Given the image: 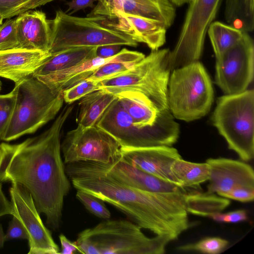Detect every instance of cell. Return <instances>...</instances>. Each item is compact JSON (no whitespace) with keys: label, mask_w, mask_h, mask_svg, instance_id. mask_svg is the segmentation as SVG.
I'll return each instance as SVG.
<instances>
[{"label":"cell","mask_w":254,"mask_h":254,"mask_svg":"<svg viewBox=\"0 0 254 254\" xmlns=\"http://www.w3.org/2000/svg\"><path fill=\"white\" fill-rule=\"evenodd\" d=\"M51 28L49 52L52 55L74 48L138 45L129 36L109 25L108 19L103 16L77 17L59 9L51 20Z\"/></svg>","instance_id":"5b68a950"},{"label":"cell","mask_w":254,"mask_h":254,"mask_svg":"<svg viewBox=\"0 0 254 254\" xmlns=\"http://www.w3.org/2000/svg\"><path fill=\"white\" fill-rule=\"evenodd\" d=\"M213 97L210 77L198 61L172 70L168 102L174 118L190 122L204 117L211 107Z\"/></svg>","instance_id":"8992f818"},{"label":"cell","mask_w":254,"mask_h":254,"mask_svg":"<svg viewBox=\"0 0 254 254\" xmlns=\"http://www.w3.org/2000/svg\"><path fill=\"white\" fill-rule=\"evenodd\" d=\"M227 240L219 237H208L193 244L180 246L178 250L183 252L194 251L207 254L221 253L228 245Z\"/></svg>","instance_id":"f1b7e54d"},{"label":"cell","mask_w":254,"mask_h":254,"mask_svg":"<svg viewBox=\"0 0 254 254\" xmlns=\"http://www.w3.org/2000/svg\"><path fill=\"white\" fill-rule=\"evenodd\" d=\"M225 17L227 22L242 32L254 29V0H226Z\"/></svg>","instance_id":"d4e9b609"},{"label":"cell","mask_w":254,"mask_h":254,"mask_svg":"<svg viewBox=\"0 0 254 254\" xmlns=\"http://www.w3.org/2000/svg\"><path fill=\"white\" fill-rule=\"evenodd\" d=\"M94 163L116 180L141 191L149 192H186L184 188L162 180L127 163L122 159L121 155L110 163Z\"/></svg>","instance_id":"e0dca14e"},{"label":"cell","mask_w":254,"mask_h":254,"mask_svg":"<svg viewBox=\"0 0 254 254\" xmlns=\"http://www.w3.org/2000/svg\"><path fill=\"white\" fill-rule=\"evenodd\" d=\"M121 45L118 44L106 45L97 47L96 56L107 58L117 54L121 49Z\"/></svg>","instance_id":"60d3db41"},{"label":"cell","mask_w":254,"mask_h":254,"mask_svg":"<svg viewBox=\"0 0 254 254\" xmlns=\"http://www.w3.org/2000/svg\"><path fill=\"white\" fill-rule=\"evenodd\" d=\"M96 48H74L52 55L32 75L35 77L45 75L76 66L96 57Z\"/></svg>","instance_id":"7402d4cb"},{"label":"cell","mask_w":254,"mask_h":254,"mask_svg":"<svg viewBox=\"0 0 254 254\" xmlns=\"http://www.w3.org/2000/svg\"><path fill=\"white\" fill-rule=\"evenodd\" d=\"M98 0H72L66 3L68 7L65 11L69 15L72 14L79 10L87 7H93L94 2Z\"/></svg>","instance_id":"f35d334b"},{"label":"cell","mask_w":254,"mask_h":254,"mask_svg":"<svg viewBox=\"0 0 254 254\" xmlns=\"http://www.w3.org/2000/svg\"><path fill=\"white\" fill-rule=\"evenodd\" d=\"M76 197L85 208L94 215L105 219L110 218L111 212L106 207L105 201L101 198L80 190H77Z\"/></svg>","instance_id":"f546056e"},{"label":"cell","mask_w":254,"mask_h":254,"mask_svg":"<svg viewBox=\"0 0 254 254\" xmlns=\"http://www.w3.org/2000/svg\"><path fill=\"white\" fill-rule=\"evenodd\" d=\"M116 99L115 94L103 89L95 91L82 97L79 103L77 126L84 128L95 126Z\"/></svg>","instance_id":"603a6c76"},{"label":"cell","mask_w":254,"mask_h":254,"mask_svg":"<svg viewBox=\"0 0 254 254\" xmlns=\"http://www.w3.org/2000/svg\"><path fill=\"white\" fill-rule=\"evenodd\" d=\"M145 57L142 53L124 48L112 57L107 58L95 57L71 68L36 77L50 88L63 91L86 79L104 64L114 62L136 63Z\"/></svg>","instance_id":"5bb4252c"},{"label":"cell","mask_w":254,"mask_h":254,"mask_svg":"<svg viewBox=\"0 0 254 254\" xmlns=\"http://www.w3.org/2000/svg\"><path fill=\"white\" fill-rule=\"evenodd\" d=\"M12 216L21 223L28 235V254H57L59 248L44 225L30 193L21 185L13 183L9 188Z\"/></svg>","instance_id":"4fadbf2b"},{"label":"cell","mask_w":254,"mask_h":254,"mask_svg":"<svg viewBox=\"0 0 254 254\" xmlns=\"http://www.w3.org/2000/svg\"><path fill=\"white\" fill-rule=\"evenodd\" d=\"M212 121L229 149L243 161L254 156V91L226 95L217 101Z\"/></svg>","instance_id":"52a82bcc"},{"label":"cell","mask_w":254,"mask_h":254,"mask_svg":"<svg viewBox=\"0 0 254 254\" xmlns=\"http://www.w3.org/2000/svg\"><path fill=\"white\" fill-rule=\"evenodd\" d=\"M100 81L85 79L63 91L64 101L71 104L85 95L101 90Z\"/></svg>","instance_id":"4dcf8cb0"},{"label":"cell","mask_w":254,"mask_h":254,"mask_svg":"<svg viewBox=\"0 0 254 254\" xmlns=\"http://www.w3.org/2000/svg\"><path fill=\"white\" fill-rule=\"evenodd\" d=\"M1 85H2V83H1V80L0 79V91L1 90Z\"/></svg>","instance_id":"bcb514c9"},{"label":"cell","mask_w":254,"mask_h":254,"mask_svg":"<svg viewBox=\"0 0 254 254\" xmlns=\"http://www.w3.org/2000/svg\"><path fill=\"white\" fill-rule=\"evenodd\" d=\"M4 235L2 225L0 223V249L3 248L5 241Z\"/></svg>","instance_id":"ee69618b"},{"label":"cell","mask_w":254,"mask_h":254,"mask_svg":"<svg viewBox=\"0 0 254 254\" xmlns=\"http://www.w3.org/2000/svg\"><path fill=\"white\" fill-rule=\"evenodd\" d=\"M186 203L188 213L210 217L225 209L230 201L227 198L205 192L187 193Z\"/></svg>","instance_id":"484cf974"},{"label":"cell","mask_w":254,"mask_h":254,"mask_svg":"<svg viewBox=\"0 0 254 254\" xmlns=\"http://www.w3.org/2000/svg\"><path fill=\"white\" fill-rule=\"evenodd\" d=\"M171 2L177 6H182L186 3H189L191 0H170Z\"/></svg>","instance_id":"7bdbcfd3"},{"label":"cell","mask_w":254,"mask_h":254,"mask_svg":"<svg viewBox=\"0 0 254 254\" xmlns=\"http://www.w3.org/2000/svg\"><path fill=\"white\" fill-rule=\"evenodd\" d=\"M59 239L61 245V251L59 254H74L80 253L75 241L72 242L68 239L65 236L61 234L59 236Z\"/></svg>","instance_id":"ab89813d"},{"label":"cell","mask_w":254,"mask_h":254,"mask_svg":"<svg viewBox=\"0 0 254 254\" xmlns=\"http://www.w3.org/2000/svg\"><path fill=\"white\" fill-rule=\"evenodd\" d=\"M207 33L216 58L236 45L242 38L244 32L219 21L212 22Z\"/></svg>","instance_id":"4316f807"},{"label":"cell","mask_w":254,"mask_h":254,"mask_svg":"<svg viewBox=\"0 0 254 254\" xmlns=\"http://www.w3.org/2000/svg\"><path fill=\"white\" fill-rule=\"evenodd\" d=\"M135 63L114 62L98 68L86 80L102 81L123 74L129 70Z\"/></svg>","instance_id":"d6a6232c"},{"label":"cell","mask_w":254,"mask_h":254,"mask_svg":"<svg viewBox=\"0 0 254 254\" xmlns=\"http://www.w3.org/2000/svg\"><path fill=\"white\" fill-rule=\"evenodd\" d=\"M95 126L111 135L123 148L172 146L179 136L156 130L138 128L117 98L105 111Z\"/></svg>","instance_id":"30bf717a"},{"label":"cell","mask_w":254,"mask_h":254,"mask_svg":"<svg viewBox=\"0 0 254 254\" xmlns=\"http://www.w3.org/2000/svg\"><path fill=\"white\" fill-rule=\"evenodd\" d=\"M115 20L108 19L111 26L129 36L134 41L146 44L152 51L166 42L167 28L157 20L119 12Z\"/></svg>","instance_id":"ac0fdd59"},{"label":"cell","mask_w":254,"mask_h":254,"mask_svg":"<svg viewBox=\"0 0 254 254\" xmlns=\"http://www.w3.org/2000/svg\"><path fill=\"white\" fill-rule=\"evenodd\" d=\"M222 196L241 202L252 201L254 198V187H237L224 194Z\"/></svg>","instance_id":"d590c367"},{"label":"cell","mask_w":254,"mask_h":254,"mask_svg":"<svg viewBox=\"0 0 254 254\" xmlns=\"http://www.w3.org/2000/svg\"><path fill=\"white\" fill-rule=\"evenodd\" d=\"M55 0H0V14L10 19Z\"/></svg>","instance_id":"83f0119b"},{"label":"cell","mask_w":254,"mask_h":254,"mask_svg":"<svg viewBox=\"0 0 254 254\" xmlns=\"http://www.w3.org/2000/svg\"><path fill=\"white\" fill-rule=\"evenodd\" d=\"M15 84L14 112L0 139L5 141L35 132L55 118L64 102L63 91L50 88L32 75Z\"/></svg>","instance_id":"277c9868"},{"label":"cell","mask_w":254,"mask_h":254,"mask_svg":"<svg viewBox=\"0 0 254 254\" xmlns=\"http://www.w3.org/2000/svg\"><path fill=\"white\" fill-rule=\"evenodd\" d=\"M73 105L65 106L51 126L18 144L0 143V183H18L30 193L46 224L58 230L64 200L70 189L61 156V134Z\"/></svg>","instance_id":"6da1fadb"},{"label":"cell","mask_w":254,"mask_h":254,"mask_svg":"<svg viewBox=\"0 0 254 254\" xmlns=\"http://www.w3.org/2000/svg\"><path fill=\"white\" fill-rule=\"evenodd\" d=\"M73 186L114 206L130 220L155 235L174 240L190 226L186 192H149L127 186L92 162L66 164Z\"/></svg>","instance_id":"7a4b0ae2"},{"label":"cell","mask_w":254,"mask_h":254,"mask_svg":"<svg viewBox=\"0 0 254 254\" xmlns=\"http://www.w3.org/2000/svg\"><path fill=\"white\" fill-rule=\"evenodd\" d=\"M131 221L107 220L80 232L75 241L83 254H162L172 241L164 235L150 238Z\"/></svg>","instance_id":"3957f363"},{"label":"cell","mask_w":254,"mask_h":254,"mask_svg":"<svg viewBox=\"0 0 254 254\" xmlns=\"http://www.w3.org/2000/svg\"><path fill=\"white\" fill-rule=\"evenodd\" d=\"M3 18L2 17L1 15L0 14V26L2 24V20Z\"/></svg>","instance_id":"f6af8a7d"},{"label":"cell","mask_w":254,"mask_h":254,"mask_svg":"<svg viewBox=\"0 0 254 254\" xmlns=\"http://www.w3.org/2000/svg\"><path fill=\"white\" fill-rule=\"evenodd\" d=\"M51 55L49 51L21 48L0 51V77L18 84L32 75Z\"/></svg>","instance_id":"d6986e66"},{"label":"cell","mask_w":254,"mask_h":254,"mask_svg":"<svg viewBox=\"0 0 254 254\" xmlns=\"http://www.w3.org/2000/svg\"><path fill=\"white\" fill-rule=\"evenodd\" d=\"M221 0H191L179 39L170 52L171 70L200 59L206 32L215 18Z\"/></svg>","instance_id":"9c48e42d"},{"label":"cell","mask_w":254,"mask_h":254,"mask_svg":"<svg viewBox=\"0 0 254 254\" xmlns=\"http://www.w3.org/2000/svg\"><path fill=\"white\" fill-rule=\"evenodd\" d=\"M119 12H124L123 0H98L97 4L87 16L99 15L115 20Z\"/></svg>","instance_id":"e575fe53"},{"label":"cell","mask_w":254,"mask_h":254,"mask_svg":"<svg viewBox=\"0 0 254 254\" xmlns=\"http://www.w3.org/2000/svg\"><path fill=\"white\" fill-rule=\"evenodd\" d=\"M210 217L219 222L238 223L248 219L247 212L244 210H238L226 213H218Z\"/></svg>","instance_id":"74e56055"},{"label":"cell","mask_w":254,"mask_h":254,"mask_svg":"<svg viewBox=\"0 0 254 254\" xmlns=\"http://www.w3.org/2000/svg\"></svg>","instance_id":"7dc6e473"},{"label":"cell","mask_w":254,"mask_h":254,"mask_svg":"<svg viewBox=\"0 0 254 254\" xmlns=\"http://www.w3.org/2000/svg\"><path fill=\"white\" fill-rule=\"evenodd\" d=\"M168 49L152 51L128 71L100 81L101 89L114 94L125 90L140 92L160 109H169L168 85L170 76Z\"/></svg>","instance_id":"ba28073f"},{"label":"cell","mask_w":254,"mask_h":254,"mask_svg":"<svg viewBox=\"0 0 254 254\" xmlns=\"http://www.w3.org/2000/svg\"><path fill=\"white\" fill-rule=\"evenodd\" d=\"M17 92V85L10 92L0 95V139L5 132L13 115Z\"/></svg>","instance_id":"1f68e13d"},{"label":"cell","mask_w":254,"mask_h":254,"mask_svg":"<svg viewBox=\"0 0 254 254\" xmlns=\"http://www.w3.org/2000/svg\"><path fill=\"white\" fill-rule=\"evenodd\" d=\"M18 46L15 19H8L0 26V51L17 48Z\"/></svg>","instance_id":"836d02e7"},{"label":"cell","mask_w":254,"mask_h":254,"mask_svg":"<svg viewBox=\"0 0 254 254\" xmlns=\"http://www.w3.org/2000/svg\"><path fill=\"white\" fill-rule=\"evenodd\" d=\"M64 162H79L107 164L121 155V146L111 135L93 126L77 127L67 132L61 143Z\"/></svg>","instance_id":"8fae6325"},{"label":"cell","mask_w":254,"mask_h":254,"mask_svg":"<svg viewBox=\"0 0 254 254\" xmlns=\"http://www.w3.org/2000/svg\"><path fill=\"white\" fill-rule=\"evenodd\" d=\"M121 156L132 166L162 180L177 185L171 170L174 162L181 158L176 148L168 146L121 148Z\"/></svg>","instance_id":"9a60e30c"},{"label":"cell","mask_w":254,"mask_h":254,"mask_svg":"<svg viewBox=\"0 0 254 254\" xmlns=\"http://www.w3.org/2000/svg\"><path fill=\"white\" fill-rule=\"evenodd\" d=\"M171 170L177 185L184 188L199 186L209 178V167L206 162L194 163L180 158L174 162Z\"/></svg>","instance_id":"cb8c5ba5"},{"label":"cell","mask_w":254,"mask_h":254,"mask_svg":"<svg viewBox=\"0 0 254 254\" xmlns=\"http://www.w3.org/2000/svg\"><path fill=\"white\" fill-rule=\"evenodd\" d=\"M215 83L226 95L247 89L254 78V45L248 33L233 47L216 58Z\"/></svg>","instance_id":"7c38bea8"},{"label":"cell","mask_w":254,"mask_h":254,"mask_svg":"<svg viewBox=\"0 0 254 254\" xmlns=\"http://www.w3.org/2000/svg\"><path fill=\"white\" fill-rule=\"evenodd\" d=\"M5 241L13 239H28V235L20 221L13 216L4 235Z\"/></svg>","instance_id":"8d00e7d4"},{"label":"cell","mask_w":254,"mask_h":254,"mask_svg":"<svg viewBox=\"0 0 254 254\" xmlns=\"http://www.w3.org/2000/svg\"><path fill=\"white\" fill-rule=\"evenodd\" d=\"M124 12L162 23L167 29L174 23L175 6L170 0H123Z\"/></svg>","instance_id":"44dd1931"},{"label":"cell","mask_w":254,"mask_h":254,"mask_svg":"<svg viewBox=\"0 0 254 254\" xmlns=\"http://www.w3.org/2000/svg\"><path fill=\"white\" fill-rule=\"evenodd\" d=\"M206 162L210 171L206 193L222 196L237 187H254V172L249 164L224 158H209Z\"/></svg>","instance_id":"2e32d148"},{"label":"cell","mask_w":254,"mask_h":254,"mask_svg":"<svg viewBox=\"0 0 254 254\" xmlns=\"http://www.w3.org/2000/svg\"><path fill=\"white\" fill-rule=\"evenodd\" d=\"M13 209L11 202L9 201L2 190V184L0 183V217L10 214L12 215Z\"/></svg>","instance_id":"b9f144b4"},{"label":"cell","mask_w":254,"mask_h":254,"mask_svg":"<svg viewBox=\"0 0 254 254\" xmlns=\"http://www.w3.org/2000/svg\"><path fill=\"white\" fill-rule=\"evenodd\" d=\"M17 48L49 51L51 45V20L41 10H29L15 19Z\"/></svg>","instance_id":"ffe728a7"}]
</instances>
